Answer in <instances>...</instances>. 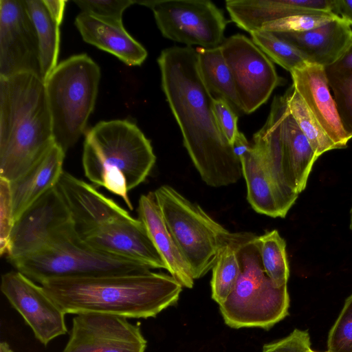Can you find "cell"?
<instances>
[{"instance_id": "cell-17", "label": "cell", "mask_w": 352, "mask_h": 352, "mask_svg": "<svg viewBox=\"0 0 352 352\" xmlns=\"http://www.w3.org/2000/svg\"><path fill=\"white\" fill-rule=\"evenodd\" d=\"M72 217L80 239L109 222L129 216L113 199L92 185L63 171L56 185Z\"/></svg>"}, {"instance_id": "cell-32", "label": "cell", "mask_w": 352, "mask_h": 352, "mask_svg": "<svg viewBox=\"0 0 352 352\" xmlns=\"http://www.w3.org/2000/svg\"><path fill=\"white\" fill-rule=\"evenodd\" d=\"M339 16L331 12L301 14L265 24L261 30L271 32H301L322 26Z\"/></svg>"}, {"instance_id": "cell-14", "label": "cell", "mask_w": 352, "mask_h": 352, "mask_svg": "<svg viewBox=\"0 0 352 352\" xmlns=\"http://www.w3.org/2000/svg\"><path fill=\"white\" fill-rule=\"evenodd\" d=\"M146 340L126 318L82 313L73 318L69 338L62 352H144Z\"/></svg>"}, {"instance_id": "cell-39", "label": "cell", "mask_w": 352, "mask_h": 352, "mask_svg": "<svg viewBox=\"0 0 352 352\" xmlns=\"http://www.w3.org/2000/svg\"><path fill=\"white\" fill-rule=\"evenodd\" d=\"M331 12L352 25V0H333Z\"/></svg>"}, {"instance_id": "cell-38", "label": "cell", "mask_w": 352, "mask_h": 352, "mask_svg": "<svg viewBox=\"0 0 352 352\" xmlns=\"http://www.w3.org/2000/svg\"><path fill=\"white\" fill-rule=\"evenodd\" d=\"M326 70L341 72H352V38L341 57L333 65L324 68Z\"/></svg>"}, {"instance_id": "cell-27", "label": "cell", "mask_w": 352, "mask_h": 352, "mask_svg": "<svg viewBox=\"0 0 352 352\" xmlns=\"http://www.w3.org/2000/svg\"><path fill=\"white\" fill-rule=\"evenodd\" d=\"M246 232H239L223 246L212 267L210 282L212 298L219 305L223 303L235 287L241 274L237 249Z\"/></svg>"}, {"instance_id": "cell-6", "label": "cell", "mask_w": 352, "mask_h": 352, "mask_svg": "<svg viewBox=\"0 0 352 352\" xmlns=\"http://www.w3.org/2000/svg\"><path fill=\"white\" fill-rule=\"evenodd\" d=\"M256 235L246 232L237 252L241 274L233 290L219 308L232 328L268 329L288 315L287 287H276L264 272Z\"/></svg>"}, {"instance_id": "cell-43", "label": "cell", "mask_w": 352, "mask_h": 352, "mask_svg": "<svg viewBox=\"0 0 352 352\" xmlns=\"http://www.w3.org/2000/svg\"><path fill=\"white\" fill-rule=\"evenodd\" d=\"M308 352H317V351H313L312 349H311L310 351H309ZM326 352H328V351H326Z\"/></svg>"}, {"instance_id": "cell-21", "label": "cell", "mask_w": 352, "mask_h": 352, "mask_svg": "<svg viewBox=\"0 0 352 352\" xmlns=\"http://www.w3.org/2000/svg\"><path fill=\"white\" fill-rule=\"evenodd\" d=\"M333 0H227L230 19L251 32L266 23L301 14L331 12Z\"/></svg>"}, {"instance_id": "cell-41", "label": "cell", "mask_w": 352, "mask_h": 352, "mask_svg": "<svg viewBox=\"0 0 352 352\" xmlns=\"http://www.w3.org/2000/svg\"><path fill=\"white\" fill-rule=\"evenodd\" d=\"M0 352H13V351L6 342H1L0 344Z\"/></svg>"}, {"instance_id": "cell-36", "label": "cell", "mask_w": 352, "mask_h": 352, "mask_svg": "<svg viewBox=\"0 0 352 352\" xmlns=\"http://www.w3.org/2000/svg\"><path fill=\"white\" fill-rule=\"evenodd\" d=\"M213 109L219 127L232 146L239 132L237 127L238 115L230 104L221 98H214Z\"/></svg>"}, {"instance_id": "cell-10", "label": "cell", "mask_w": 352, "mask_h": 352, "mask_svg": "<svg viewBox=\"0 0 352 352\" xmlns=\"http://www.w3.org/2000/svg\"><path fill=\"white\" fill-rule=\"evenodd\" d=\"M150 8L164 37L187 47L213 48L223 42L227 25L221 10L208 0L135 1Z\"/></svg>"}, {"instance_id": "cell-2", "label": "cell", "mask_w": 352, "mask_h": 352, "mask_svg": "<svg viewBox=\"0 0 352 352\" xmlns=\"http://www.w3.org/2000/svg\"><path fill=\"white\" fill-rule=\"evenodd\" d=\"M41 286L66 314L100 313L126 318L155 317L175 304L182 289L171 275L151 270L52 279Z\"/></svg>"}, {"instance_id": "cell-33", "label": "cell", "mask_w": 352, "mask_h": 352, "mask_svg": "<svg viewBox=\"0 0 352 352\" xmlns=\"http://www.w3.org/2000/svg\"><path fill=\"white\" fill-rule=\"evenodd\" d=\"M81 12L103 22L122 26L124 11L135 1L132 0H75Z\"/></svg>"}, {"instance_id": "cell-24", "label": "cell", "mask_w": 352, "mask_h": 352, "mask_svg": "<svg viewBox=\"0 0 352 352\" xmlns=\"http://www.w3.org/2000/svg\"><path fill=\"white\" fill-rule=\"evenodd\" d=\"M138 214L164 261L166 270L182 287L192 288L195 279L165 223L153 192L140 197Z\"/></svg>"}, {"instance_id": "cell-18", "label": "cell", "mask_w": 352, "mask_h": 352, "mask_svg": "<svg viewBox=\"0 0 352 352\" xmlns=\"http://www.w3.org/2000/svg\"><path fill=\"white\" fill-rule=\"evenodd\" d=\"M292 86L319 122L337 148L346 147L349 140L342 126L330 92L324 68L307 64L290 72Z\"/></svg>"}, {"instance_id": "cell-42", "label": "cell", "mask_w": 352, "mask_h": 352, "mask_svg": "<svg viewBox=\"0 0 352 352\" xmlns=\"http://www.w3.org/2000/svg\"><path fill=\"white\" fill-rule=\"evenodd\" d=\"M350 228H351V230H352V208L351 209Z\"/></svg>"}, {"instance_id": "cell-25", "label": "cell", "mask_w": 352, "mask_h": 352, "mask_svg": "<svg viewBox=\"0 0 352 352\" xmlns=\"http://www.w3.org/2000/svg\"><path fill=\"white\" fill-rule=\"evenodd\" d=\"M36 32L43 81L57 66L60 45V26L66 1L25 0Z\"/></svg>"}, {"instance_id": "cell-22", "label": "cell", "mask_w": 352, "mask_h": 352, "mask_svg": "<svg viewBox=\"0 0 352 352\" xmlns=\"http://www.w3.org/2000/svg\"><path fill=\"white\" fill-rule=\"evenodd\" d=\"M65 153L55 143L25 174L10 182L14 221L36 200L55 186Z\"/></svg>"}, {"instance_id": "cell-11", "label": "cell", "mask_w": 352, "mask_h": 352, "mask_svg": "<svg viewBox=\"0 0 352 352\" xmlns=\"http://www.w3.org/2000/svg\"><path fill=\"white\" fill-rule=\"evenodd\" d=\"M75 236L78 235L70 212L55 186L14 221L7 257L11 262Z\"/></svg>"}, {"instance_id": "cell-7", "label": "cell", "mask_w": 352, "mask_h": 352, "mask_svg": "<svg viewBox=\"0 0 352 352\" xmlns=\"http://www.w3.org/2000/svg\"><path fill=\"white\" fill-rule=\"evenodd\" d=\"M165 223L188 265L194 279L206 274L221 248L238 233L227 230L175 188L163 185L154 192Z\"/></svg>"}, {"instance_id": "cell-13", "label": "cell", "mask_w": 352, "mask_h": 352, "mask_svg": "<svg viewBox=\"0 0 352 352\" xmlns=\"http://www.w3.org/2000/svg\"><path fill=\"white\" fill-rule=\"evenodd\" d=\"M23 73L41 78L35 27L25 0H0V77Z\"/></svg>"}, {"instance_id": "cell-40", "label": "cell", "mask_w": 352, "mask_h": 352, "mask_svg": "<svg viewBox=\"0 0 352 352\" xmlns=\"http://www.w3.org/2000/svg\"><path fill=\"white\" fill-rule=\"evenodd\" d=\"M251 144L241 132L237 134L232 148L234 155L240 160L250 148Z\"/></svg>"}, {"instance_id": "cell-16", "label": "cell", "mask_w": 352, "mask_h": 352, "mask_svg": "<svg viewBox=\"0 0 352 352\" xmlns=\"http://www.w3.org/2000/svg\"><path fill=\"white\" fill-rule=\"evenodd\" d=\"M80 239L98 252L142 264L151 270L167 268L144 224L130 215L103 225Z\"/></svg>"}, {"instance_id": "cell-9", "label": "cell", "mask_w": 352, "mask_h": 352, "mask_svg": "<svg viewBox=\"0 0 352 352\" xmlns=\"http://www.w3.org/2000/svg\"><path fill=\"white\" fill-rule=\"evenodd\" d=\"M10 263L17 271L40 284L52 279L151 270L142 264L98 252L87 245L78 236L59 241Z\"/></svg>"}, {"instance_id": "cell-37", "label": "cell", "mask_w": 352, "mask_h": 352, "mask_svg": "<svg viewBox=\"0 0 352 352\" xmlns=\"http://www.w3.org/2000/svg\"><path fill=\"white\" fill-rule=\"evenodd\" d=\"M311 349L308 331L296 329L288 336L264 345L262 352H308Z\"/></svg>"}, {"instance_id": "cell-23", "label": "cell", "mask_w": 352, "mask_h": 352, "mask_svg": "<svg viewBox=\"0 0 352 352\" xmlns=\"http://www.w3.org/2000/svg\"><path fill=\"white\" fill-rule=\"evenodd\" d=\"M75 25L86 43L107 52L129 66L141 65L147 57L146 49L125 30L80 12Z\"/></svg>"}, {"instance_id": "cell-35", "label": "cell", "mask_w": 352, "mask_h": 352, "mask_svg": "<svg viewBox=\"0 0 352 352\" xmlns=\"http://www.w3.org/2000/svg\"><path fill=\"white\" fill-rule=\"evenodd\" d=\"M14 224L10 182L0 177V253L6 254Z\"/></svg>"}, {"instance_id": "cell-20", "label": "cell", "mask_w": 352, "mask_h": 352, "mask_svg": "<svg viewBox=\"0 0 352 352\" xmlns=\"http://www.w3.org/2000/svg\"><path fill=\"white\" fill-rule=\"evenodd\" d=\"M240 160L252 208L262 214L284 218L298 195L287 191L274 179L252 144Z\"/></svg>"}, {"instance_id": "cell-1", "label": "cell", "mask_w": 352, "mask_h": 352, "mask_svg": "<svg viewBox=\"0 0 352 352\" xmlns=\"http://www.w3.org/2000/svg\"><path fill=\"white\" fill-rule=\"evenodd\" d=\"M157 63L162 90L184 145L202 180L212 187L237 182L243 175L241 162L217 124L214 97L200 75L197 49L166 48L162 51Z\"/></svg>"}, {"instance_id": "cell-12", "label": "cell", "mask_w": 352, "mask_h": 352, "mask_svg": "<svg viewBox=\"0 0 352 352\" xmlns=\"http://www.w3.org/2000/svg\"><path fill=\"white\" fill-rule=\"evenodd\" d=\"M236 86L242 111L251 113L283 84L272 60L247 36L235 34L220 45Z\"/></svg>"}, {"instance_id": "cell-19", "label": "cell", "mask_w": 352, "mask_h": 352, "mask_svg": "<svg viewBox=\"0 0 352 352\" xmlns=\"http://www.w3.org/2000/svg\"><path fill=\"white\" fill-rule=\"evenodd\" d=\"M273 33L292 45L307 63L324 68L341 57L352 38L351 25L340 16L305 32Z\"/></svg>"}, {"instance_id": "cell-29", "label": "cell", "mask_w": 352, "mask_h": 352, "mask_svg": "<svg viewBox=\"0 0 352 352\" xmlns=\"http://www.w3.org/2000/svg\"><path fill=\"white\" fill-rule=\"evenodd\" d=\"M256 241L266 275L276 287L286 285L289 268L285 240L276 230H273L257 236Z\"/></svg>"}, {"instance_id": "cell-26", "label": "cell", "mask_w": 352, "mask_h": 352, "mask_svg": "<svg viewBox=\"0 0 352 352\" xmlns=\"http://www.w3.org/2000/svg\"><path fill=\"white\" fill-rule=\"evenodd\" d=\"M196 49L200 75L212 95L227 102L236 113L243 112L231 70L220 46Z\"/></svg>"}, {"instance_id": "cell-4", "label": "cell", "mask_w": 352, "mask_h": 352, "mask_svg": "<svg viewBox=\"0 0 352 352\" xmlns=\"http://www.w3.org/2000/svg\"><path fill=\"white\" fill-rule=\"evenodd\" d=\"M155 160L151 142L131 121H101L85 132L82 162L86 177L120 197L131 210L129 192L146 179Z\"/></svg>"}, {"instance_id": "cell-8", "label": "cell", "mask_w": 352, "mask_h": 352, "mask_svg": "<svg viewBox=\"0 0 352 352\" xmlns=\"http://www.w3.org/2000/svg\"><path fill=\"white\" fill-rule=\"evenodd\" d=\"M252 146L283 188L298 195L305 188L318 157L291 114L285 94L274 98L268 118L254 135Z\"/></svg>"}, {"instance_id": "cell-30", "label": "cell", "mask_w": 352, "mask_h": 352, "mask_svg": "<svg viewBox=\"0 0 352 352\" xmlns=\"http://www.w3.org/2000/svg\"><path fill=\"white\" fill-rule=\"evenodd\" d=\"M252 41L274 62L291 72L308 63L289 43L273 32L258 30L251 32Z\"/></svg>"}, {"instance_id": "cell-3", "label": "cell", "mask_w": 352, "mask_h": 352, "mask_svg": "<svg viewBox=\"0 0 352 352\" xmlns=\"http://www.w3.org/2000/svg\"><path fill=\"white\" fill-rule=\"evenodd\" d=\"M54 144L43 79L30 73L0 77V177L18 179Z\"/></svg>"}, {"instance_id": "cell-15", "label": "cell", "mask_w": 352, "mask_h": 352, "mask_svg": "<svg viewBox=\"0 0 352 352\" xmlns=\"http://www.w3.org/2000/svg\"><path fill=\"white\" fill-rule=\"evenodd\" d=\"M1 290L43 345L67 333L66 314L42 286L20 272L12 271L3 274Z\"/></svg>"}, {"instance_id": "cell-28", "label": "cell", "mask_w": 352, "mask_h": 352, "mask_svg": "<svg viewBox=\"0 0 352 352\" xmlns=\"http://www.w3.org/2000/svg\"><path fill=\"white\" fill-rule=\"evenodd\" d=\"M289 111L319 157L337 147L292 85L285 93Z\"/></svg>"}, {"instance_id": "cell-34", "label": "cell", "mask_w": 352, "mask_h": 352, "mask_svg": "<svg viewBox=\"0 0 352 352\" xmlns=\"http://www.w3.org/2000/svg\"><path fill=\"white\" fill-rule=\"evenodd\" d=\"M327 351L352 352V294L329 332Z\"/></svg>"}, {"instance_id": "cell-31", "label": "cell", "mask_w": 352, "mask_h": 352, "mask_svg": "<svg viewBox=\"0 0 352 352\" xmlns=\"http://www.w3.org/2000/svg\"><path fill=\"white\" fill-rule=\"evenodd\" d=\"M325 70L338 113L348 138H352V72Z\"/></svg>"}, {"instance_id": "cell-5", "label": "cell", "mask_w": 352, "mask_h": 352, "mask_svg": "<svg viewBox=\"0 0 352 352\" xmlns=\"http://www.w3.org/2000/svg\"><path fill=\"white\" fill-rule=\"evenodd\" d=\"M100 79L98 64L80 54L58 64L44 81L54 141L65 153L85 131Z\"/></svg>"}]
</instances>
